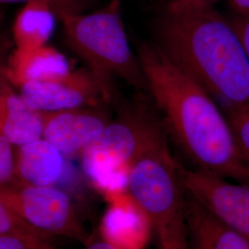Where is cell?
Here are the masks:
<instances>
[{
	"instance_id": "8fae6325",
	"label": "cell",
	"mask_w": 249,
	"mask_h": 249,
	"mask_svg": "<svg viewBox=\"0 0 249 249\" xmlns=\"http://www.w3.org/2000/svg\"><path fill=\"white\" fill-rule=\"evenodd\" d=\"M44 112L30 107L3 76L0 86V135L19 147L44 139Z\"/></svg>"
},
{
	"instance_id": "44dd1931",
	"label": "cell",
	"mask_w": 249,
	"mask_h": 249,
	"mask_svg": "<svg viewBox=\"0 0 249 249\" xmlns=\"http://www.w3.org/2000/svg\"><path fill=\"white\" fill-rule=\"evenodd\" d=\"M217 0H173L167 10L171 12H181L190 10L212 9V6Z\"/></svg>"
},
{
	"instance_id": "9a60e30c",
	"label": "cell",
	"mask_w": 249,
	"mask_h": 249,
	"mask_svg": "<svg viewBox=\"0 0 249 249\" xmlns=\"http://www.w3.org/2000/svg\"><path fill=\"white\" fill-rule=\"evenodd\" d=\"M0 234L30 236L50 241L54 238L3 203H0Z\"/></svg>"
},
{
	"instance_id": "cb8c5ba5",
	"label": "cell",
	"mask_w": 249,
	"mask_h": 249,
	"mask_svg": "<svg viewBox=\"0 0 249 249\" xmlns=\"http://www.w3.org/2000/svg\"><path fill=\"white\" fill-rule=\"evenodd\" d=\"M232 9L239 16H249V0H229Z\"/></svg>"
},
{
	"instance_id": "7402d4cb",
	"label": "cell",
	"mask_w": 249,
	"mask_h": 249,
	"mask_svg": "<svg viewBox=\"0 0 249 249\" xmlns=\"http://www.w3.org/2000/svg\"><path fill=\"white\" fill-rule=\"evenodd\" d=\"M231 25L240 37L249 55V16H235L230 20Z\"/></svg>"
},
{
	"instance_id": "9c48e42d",
	"label": "cell",
	"mask_w": 249,
	"mask_h": 249,
	"mask_svg": "<svg viewBox=\"0 0 249 249\" xmlns=\"http://www.w3.org/2000/svg\"><path fill=\"white\" fill-rule=\"evenodd\" d=\"M44 139L65 157L80 156L88 144L111 122L101 107L44 112Z\"/></svg>"
},
{
	"instance_id": "6da1fadb",
	"label": "cell",
	"mask_w": 249,
	"mask_h": 249,
	"mask_svg": "<svg viewBox=\"0 0 249 249\" xmlns=\"http://www.w3.org/2000/svg\"><path fill=\"white\" fill-rule=\"evenodd\" d=\"M138 57L170 133L196 169L249 185V162L213 98L158 45L143 43Z\"/></svg>"
},
{
	"instance_id": "277c9868",
	"label": "cell",
	"mask_w": 249,
	"mask_h": 249,
	"mask_svg": "<svg viewBox=\"0 0 249 249\" xmlns=\"http://www.w3.org/2000/svg\"><path fill=\"white\" fill-rule=\"evenodd\" d=\"M125 187L158 235L185 216L181 165L173 157L164 132L132 163Z\"/></svg>"
},
{
	"instance_id": "d6986e66",
	"label": "cell",
	"mask_w": 249,
	"mask_h": 249,
	"mask_svg": "<svg viewBox=\"0 0 249 249\" xmlns=\"http://www.w3.org/2000/svg\"><path fill=\"white\" fill-rule=\"evenodd\" d=\"M187 236L186 220L183 217L159 235L160 249H188Z\"/></svg>"
},
{
	"instance_id": "7a4b0ae2",
	"label": "cell",
	"mask_w": 249,
	"mask_h": 249,
	"mask_svg": "<svg viewBox=\"0 0 249 249\" xmlns=\"http://www.w3.org/2000/svg\"><path fill=\"white\" fill-rule=\"evenodd\" d=\"M158 46L224 109L249 105V55L230 22L213 9L171 12L157 26Z\"/></svg>"
},
{
	"instance_id": "7c38bea8",
	"label": "cell",
	"mask_w": 249,
	"mask_h": 249,
	"mask_svg": "<svg viewBox=\"0 0 249 249\" xmlns=\"http://www.w3.org/2000/svg\"><path fill=\"white\" fill-rule=\"evenodd\" d=\"M185 220L194 249H249V242L187 195Z\"/></svg>"
},
{
	"instance_id": "ffe728a7",
	"label": "cell",
	"mask_w": 249,
	"mask_h": 249,
	"mask_svg": "<svg viewBox=\"0 0 249 249\" xmlns=\"http://www.w3.org/2000/svg\"><path fill=\"white\" fill-rule=\"evenodd\" d=\"M0 249H53V241L14 234H0Z\"/></svg>"
},
{
	"instance_id": "ba28073f",
	"label": "cell",
	"mask_w": 249,
	"mask_h": 249,
	"mask_svg": "<svg viewBox=\"0 0 249 249\" xmlns=\"http://www.w3.org/2000/svg\"><path fill=\"white\" fill-rule=\"evenodd\" d=\"M185 193L249 242V185L181 166Z\"/></svg>"
},
{
	"instance_id": "2e32d148",
	"label": "cell",
	"mask_w": 249,
	"mask_h": 249,
	"mask_svg": "<svg viewBox=\"0 0 249 249\" xmlns=\"http://www.w3.org/2000/svg\"><path fill=\"white\" fill-rule=\"evenodd\" d=\"M225 116L241 152L249 164V105L228 107L225 109Z\"/></svg>"
},
{
	"instance_id": "5bb4252c",
	"label": "cell",
	"mask_w": 249,
	"mask_h": 249,
	"mask_svg": "<svg viewBox=\"0 0 249 249\" xmlns=\"http://www.w3.org/2000/svg\"><path fill=\"white\" fill-rule=\"evenodd\" d=\"M56 16L51 8L37 0L27 1L15 18L12 33L18 49H31L46 45L52 36Z\"/></svg>"
},
{
	"instance_id": "603a6c76",
	"label": "cell",
	"mask_w": 249,
	"mask_h": 249,
	"mask_svg": "<svg viewBox=\"0 0 249 249\" xmlns=\"http://www.w3.org/2000/svg\"><path fill=\"white\" fill-rule=\"evenodd\" d=\"M84 246L85 249H125L105 234L89 237V241Z\"/></svg>"
},
{
	"instance_id": "ac0fdd59",
	"label": "cell",
	"mask_w": 249,
	"mask_h": 249,
	"mask_svg": "<svg viewBox=\"0 0 249 249\" xmlns=\"http://www.w3.org/2000/svg\"><path fill=\"white\" fill-rule=\"evenodd\" d=\"M30 0H1V2H21ZM47 4L53 10L56 18L63 20L66 18L83 14L92 5L93 0H37Z\"/></svg>"
},
{
	"instance_id": "5b68a950",
	"label": "cell",
	"mask_w": 249,
	"mask_h": 249,
	"mask_svg": "<svg viewBox=\"0 0 249 249\" xmlns=\"http://www.w3.org/2000/svg\"><path fill=\"white\" fill-rule=\"evenodd\" d=\"M161 132L159 122L146 108L110 122L82 151L84 174L104 189L126 187L130 166Z\"/></svg>"
},
{
	"instance_id": "30bf717a",
	"label": "cell",
	"mask_w": 249,
	"mask_h": 249,
	"mask_svg": "<svg viewBox=\"0 0 249 249\" xmlns=\"http://www.w3.org/2000/svg\"><path fill=\"white\" fill-rule=\"evenodd\" d=\"M71 71L66 56L52 46L18 49L9 57L2 76L18 89L28 82L58 80Z\"/></svg>"
},
{
	"instance_id": "8992f818",
	"label": "cell",
	"mask_w": 249,
	"mask_h": 249,
	"mask_svg": "<svg viewBox=\"0 0 249 249\" xmlns=\"http://www.w3.org/2000/svg\"><path fill=\"white\" fill-rule=\"evenodd\" d=\"M0 203L53 237L64 236L83 245L90 237L80 223L70 196L54 186L18 183L0 187Z\"/></svg>"
},
{
	"instance_id": "e0dca14e",
	"label": "cell",
	"mask_w": 249,
	"mask_h": 249,
	"mask_svg": "<svg viewBox=\"0 0 249 249\" xmlns=\"http://www.w3.org/2000/svg\"><path fill=\"white\" fill-rule=\"evenodd\" d=\"M20 183L17 175V146L0 135V187Z\"/></svg>"
},
{
	"instance_id": "3957f363",
	"label": "cell",
	"mask_w": 249,
	"mask_h": 249,
	"mask_svg": "<svg viewBox=\"0 0 249 249\" xmlns=\"http://www.w3.org/2000/svg\"><path fill=\"white\" fill-rule=\"evenodd\" d=\"M120 0L97 12L63 19L66 39L89 68L111 80H125L137 89H148L139 57L131 51L119 12Z\"/></svg>"
},
{
	"instance_id": "4fadbf2b",
	"label": "cell",
	"mask_w": 249,
	"mask_h": 249,
	"mask_svg": "<svg viewBox=\"0 0 249 249\" xmlns=\"http://www.w3.org/2000/svg\"><path fill=\"white\" fill-rule=\"evenodd\" d=\"M64 157L45 139L17 147L18 181L31 186H53L62 177Z\"/></svg>"
},
{
	"instance_id": "52a82bcc",
	"label": "cell",
	"mask_w": 249,
	"mask_h": 249,
	"mask_svg": "<svg viewBox=\"0 0 249 249\" xmlns=\"http://www.w3.org/2000/svg\"><path fill=\"white\" fill-rule=\"evenodd\" d=\"M18 89L30 107L43 112L102 107L112 99L111 80L90 68L71 71L58 80L28 82Z\"/></svg>"
}]
</instances>
